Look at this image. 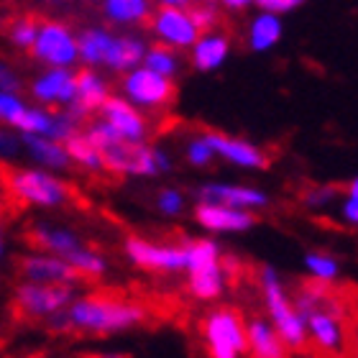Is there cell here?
<instances>
[{"instance_id": "obj_1", "label": "cell", "mask_w": 358, "mask_h": 358, "mask_svg": "<svg viewBox=\"0 0 358 358\" xmlns=\"http://www.w3.org/2000/svg\"><path fill=\"white\" fill-rule=\"evenodd\" d=\"M151 320L149 302L120 289H92L69 302L67 310L52 315L46 325L57 336H113Z\"/></svg>"}, {"instance_id": "obj_2", "label": "cell", "mask_w": 358, "mask_h": 358, "mask_svg": "<svg viewBox=\"0 0 358 358\" xmlns=\"http://www.w3.org/2000/svg\"><path fill=\"white\" fill-rule=\"evenodd\" d=\"M85 136L100 154L108 177H157V149L146 141H128L115 134L105 120H87Z\"/></svg>"}, {"instance_id": "obj_3", "label": "cell", "mask_w": 358, "mask_h": 358, "mask_svg": "<svg viewBox=\"0 0 358 358\" xmlns=\"http://www.w3.org/2000/svg\"><path fill=\"white\" fill-rule=\"evenodd\" d=\"M0 182H3L13 215H21L31 205L59 208V205H80V200H83L72 185L41 172V169H23V166L0 162Z\"/></svg>"}, {"instance_id": "obj_4", "label": "cell", "mask_w": 358, "mask_h": 358, "mask_svg": "<svg viewBox=\"0 0 358 358\" xmlns=\"http://www.w3.org/2000/svg\"><path fill=\"white\" fill-rule=\"evenodd\" d=\"M256 282H259V289H262V299H264V307H266L268 322L282 336L287 348L294 353L307 351L305 320L297 313V307L292 302L287 287L282 284V276L276 274V268L262 266L256 271Z\"/></svg>"}, {"instance_id": "obj_5", "label": "cell", "mask_w": 358, "mask_h": 358, "mask_svg": "<svg viewBox=\"0 0 358 358\" xmlns=\"http://www.w3.org/2000/svg\"><path fill=\"white\" fill-rule=\"evenodd\" d=\"M202 353L208 358L246 356V315L233 305L210 307L197 320Z\"/></svg>"}, {"instance_id": "obj_6", "label": "cell", "mask_w": 358, "mask_h": 358, "mask_svg": "<svg viewBox=\"0 0 358 358\" xmlns=\"http://www.w3.org/2000/svg\"><path fill=\"white\" fill-rule=\"evenodd\" d=\"M220 256H223V251L217 248L215 241L210 238L185 241L187 292L197 302H215V299L223 297L228 282H225Z\"/></svg>"}, {"instance_id": "obj_7", "label": "cell", "mask_w": 358, "mask_h": 358, "mask_svg": "<svg viewBox=\"0 0 358 358\" xmlns=\"http://www.w3.org/2000/svg\"><path fill=\"white\" fill-rule=\"evenodd\" d=\"M72 299H75L72 284L23 282L10 299V317L15 322L49 320L52 315L67 310Z\"/></svg>"}, {"instance_id": "obj_8", "label": "cell", "mask_w": 358, "mask_h": 358, "mask_svg": "<svg viewBox=\"0 0 358 358\" xmlns=\"http://www.w3.org/2000/svg\"><path fill=\"white\" fill-rule=\"evenodd\" d=\"M123 92L128 103L138 105L143 110H166L177 100V85L172 77H164L149 67H136L123 77Z\"/></svg>"}, {"instance_id": "obj_9", "label": "cell", "mask_w": 358, "mask_h": 358, "mask_svg": "<svg viewBox=\"0 0 358 358\" xmlns=\"http://www.w3.org/2000/svg\"><path fill=\"white\" fill-rule=\"evenodd\" d=\"M128 262L149 274L185 271V243H154L143 236H128L123 243Z\"/></svg>"}, {"instance_id": "obj_10", "label": "cell", "mask_w": 358, "mask_h": 358, "mask_svg": "<svg viewBox=\"0 0 358 358\" xmlns=\"http://www.w3.org/2000/svg\"><path fill=\"white\" fill-rule=\"evenodd\" d=\"M146 29L157 36L159 44H166L172 49H192L194 41L202 36L189 10L174 6H162L157 10H151Z\"/></svg>"}, {"instance_id": "obj_11", "label": "cell", "mask_w": 358, "mask_h": 358, "mask_svg": "<svg viewBox=\"0 0 358 358\" xmlns=\"http://www.w3.org/2000/svg\"><path fill=\"white\" fill-rule=\"evenodd\" d=\"M29 54L49 67H69L80 57L77 38L72 36V31L64 23L49 21V18H41V23H38L36 41H34Z\"/></svg>"}, {"instance_id": "obj_12", "label": "cell", "mask_w": 358, "mask_h": 358, "mask_svg": "<svg viewBox=\"0 0 358 358\" xmlns=\"http://www.w3.org/2000/svg\"><path fill=\"white\" fill-rule=\"evenodd\" d=\"M15 274L23 282H49V284H83L85 276L75 266L59 256L52 254H31L15 259Z\"/></svg>"}, {"instance_id": "obj_13", "label": "cell", "mask_w": 358, "mask_h": 358, "mask_svg": "<svg viewBox=\"0 0 358 358\" xmlns=\"http://www.w3.org/2000/svg\"><path fill=\"white\" fill-rule=\"evenodd\" d=\"M205 136V141L213 146L215 157H223L225 162H231L236 166H243V169H266L271 164V157L266 151L254 146L246 138H236V136L220 134V131H210V128H202L200 131Z\"/></svg>"}, {"instance_id": "obj_14", "label": "cell", "mask_w": 358, "mask_h": 358, "mask_svg": "<svg viewBox=\"0 0 358 358\" xmlns=\"http://www.w3.org/2000/svg\"><path fill=\"white\" fill-rule=\"evenodd\" d=\"M100 120H105L108 126L120 134L128 141H146L151 134V123L149 118L143 115L134 103H128L123 97H108L103 105H100Z\"/></svg>"}, {"instance_id": "obj_15", "label": "cell", "mask_w": 358, "mask_h": 358, "mask_svg": "<svg viewBox=\"0 0 358 358\" xmlns=\"http://www.w3.org/2000/svg\"><path fill=\"white\" fill-rule=\"evenodd\" d=\"M192 215L210 233H243L259 223L251 210L217 205V202H197Z\"/></svg>"}, {"instance_id": "obj_16", "label": "cell", "mask_w": 358, "mask_h": 358, "mask_svg": "<svg viewBox=\"0 0 358 358\" xmlns=\"http://www.w3.org/2000/svg\"><path fill=\"white\" fill-rule=\"evenodd\" d=\"M108 97H110L108 85H105L92 69H80L75 75V100L67 105V113L80 123V126H85V123L100 110V105H103Z\"/></svg>"}, {"instance_id": "obj_17", "label": "cell", "mask_w": 358, "mask_h": 358, "mask_svg": "<svg viewBox=\"0 0 358 358\" xmlns=\"http://www.w3.org/2000/svg\"><path fill=\"white\" fill-rule=\"evenodd\" d=\"M289 348L274 330L268 317L254 315L246 320V356L248 358H289Z\"/></svg>"}, {"instance_id": "obj_18", "label": "cell", "mask_w": 358, "mask_h": 358, "mask_svg": "<svg viewBox=\"0 0 358 358\" xmlns=\"http://www.w3.org/2000/svg\"><path fill=\"white\" fill-rule=\"evenodd\" d=\"M23 241H26L34 251H38V254L59 256L64 262L75 254L77 248L85 246L75 233L64 231V228H49V225H29V228L23 231Z\"/></svg>"}, {"instance_id": "obj_19", "label": "cell", "mask_w": 358, "mask_h": 358, "mask_svg": "<svg viewBox=\"0 0 358 358\" xmlns=\"http://www.w3.org/2000/svg\"><path fill=\"white\" fill-rule=\"evenodd\" d=\"M197 202H217V205H231V208L256 210L266 208L268 197L262 189L243 185H202L194 189Z\"/></svg>"}, {"instance_id": "obj_20", "label": "cell", "mask_w": 358, "mask_h": 358, "mask_svg": "<svg viewBox=\"0 0 358 358\" xmlns=\"http://www.w3.org/2000/svg\"><path fill=\"white\" fill-rule=\"evenodd\" d=\"M31 92L38 103L46 105H69L75 100V75L67 67H54L44 77L31 85Z\"/></svg>"}, {"instance_id": "obj_21", "label": "cell", "mask_w": 358, "mask_h": 358, "mask_svg": "<svg viewBox=\"0 0 358 358\" xmlns=\"http://www.w3.org/2000/svg\"><path fill=\"white\" fill-rule=\"evenodd\" d=\"M228 54H231V36L215 29V31L202 34V36L194 41L189 59H192L194 69H200V72H213V69H217L225 59H228Z\"/></svg>"}, {"instance_id": "obj_22", "label": "cell", "mask_w": 358, "mask_h": 358, "mask_svg": "<svg viewBox=\"0 0 358 358\" xmlns=\"http://www.w3.org/2000/svg\"><path fill=\"white\" fill-rule=\"evenodd\" d=\"M146 46L141 38L134 36H113V44L105 57V67H110L113 72H131L143 62Z\"/></svg>"}, {"instance_id": "obj_23", "label": "cell", "mask_w": 358, "mask_h": 358, "mask_svg": "<svg viewBox=\"0 0 358 358\" xmlns=\"http://www.w3.org/2000/svg\"><path fill=\"white\" fill-rule=\"evenodd\" d=\"M44 15L38 13H10L6 15L3 21V34L8 36V41L23 52H31V46L36 41L38 34V23H41Z\"/></svg>"}, {"instance_id": "obj_24", "label": "cell", "mask_w": 358, "mask_h": 358, "mask_svg": "<svg viewBox=\"0 0 358 358\" xmlns=\"http://www.w3.org/2000/svg\"><path fill=\"white\" fill-rule=\"evenodd\" d=\"M62 143H64V149H67L69 159H72V164L83 166L85 172H90V174H105L100 154H97V149L92 146V141L85 136L83 128H77L75 134L69 136V138H64ZM105 177H108V174H105Z\"/></svg>"}, {"instance_id": "obj_25", "label": "cell", "mask_w": 358, "mask_h": 358, "mask_svg": "<svg viewBox=\"0 0 358 358\" xmlns=\"http://www.w3.org/2000/svg\"><path fill=\"white\" fill-rule=\"evenodd\" d=\"M103 13L113 23H141L151 15V0H103Z\"/></svg>"}, {"instance_id": "obj_26", "label": "cell", "mask_w": 358, "mask_h": 358, "mask_svg": "<svg viewBox=\"0 0 358 358\" xmlns=\"http://www.w3.org/2000/svg\"><path fill=\"white\" fill-rule=\"evenodd\" d=\"M26 146L34 154V159H38L41 164L54 166V169H67L72 164L67 149L62 141H54V138H46V136H26Z\"/></svg>"}, {"instance_id": "obj_27", "label": "cell", "mask_w": 358, "mask_h": 358, "mask_svg": "<svg viewBox=\"0 0 358 358\" xmlns=\"http://www.w3.org/2000/svg\"><path fill=\"white\" fill-rule=\"evenodd\" d=\"M282 38V23L274 13H262L259 18H254L251 29H248V46L254 52H266Z\"/></svg>"}, {"instance_id": "obj_28", "label": "cell", "mask_w": 358, "mask_h": 358, "mask_svg": "<svg viewBox=\"0 0 358 358\" xmlns=\"http://www.w3.org/2000/svg\"><path fill=\"white\" fill-rule=\"evenodd\" d=\"M113 44V34L105 29H87L77 38V52L87 64H105L108 49Z\"/></svg>"}, {"instance_id": "obj_29", "label": "cell", "mask_w": 358, "mask_h": 358, "mask_svg": "<svg viewBox=\"0 0 358 358\" xmlns=\"http://www.w3.org/2000/svg\"><path fill=\"white\" fill-rule=\"evenodd\" d=\"M143 67L154 69V72H159V75H164V77H174L179 69L177 49L157 41V44L149 46L146 54H143Z\"/></svg>"}, {"instance_id": "obj_30", "label": "cell", "mask_w": 358, "mask_h": 358, "mask_svg": "<svg viewBox=\"0 0 358 358\" xmlns=\"http://www.w3.org/2000/svg\"><path fill=\"white\" fill-rule=\"evenodd\" d=\"M305 266L310 271L313 279L317 282H338L341 276V266H338V259L328 251H310L305 256Z\"/></svg>"}, {"instance_id": "obj_31", "label": "cell", "mask_w": 358, "mask_h": 358, "mask_svg": "<svg viewBox=\"0 0 358 358\" xmlns=\"http://www.w3.org/2000/svg\"><path fill=\"white\" fill-rule=\"evenodd\" d=\"M185 157L192 166H208L210 162L215 159V151H213V146H210L208 141H205V136L197 134V136H192V138L187 141Z\"/></svg>"}, {"instance_id": "obj_32", "label": "cell", "mask_w": 358, "mask_h": 358, "mask_svg": "<svg viewBox=\"0 0 358 358\" xmlns=\"http://www.w3.org/2000/svg\"><path fill=\"white\" fill-rule=\"evenodd\" d=\"M157 208L169 217L179 215L185 210V194L179 192V189H172V187H164L157 194Z\"/></svg>"}, {"instance_id": "obj_33", "label": "cell", "mask_w": 358, "mask_h": 358, "mask_svg": "<svg viewBox=\"0 0 358 358\" xmlns=\"http://www.w3.org/2000/svg\"><path fill=\"white\" fill-rule=\"evenodd\" d=\"M26 105L13 95V92H0V120H6L8 126H15V120L21 118Z\"/></svg>"}, {"instance_id": "obj_34", "label": "cell", "mask_w": 358, "mask_h": 358, "mask_svg": "<svg viewBox=\"0 0 358 358\" xmlns=\"http://www.w3.org/2000/svg\"><path fill=\"white\" fill-rule=\"evenodd\" d=\"M336 194H338V187L315 185V187H307L305 192H302V202H305V205H313V208H322V205H328L330 200H336Z\"/></svg>"}, {"instance_id": "obj_35", "label": "cell", "mask_w": 358, "mask_h": 358, "mask_svg": "<svg viewBox=\"0 0 358 358\" xmlns=\"http://www.w3.org/2000/svg\"><path fill=\"white\" fill-rule=\"evenodd\" d=\"M341 215L348 225H358V200L356 197H348L345 194L343 205H341Z\"/></svg>"}, {"instance_id": "obj_36", "label": "cell", "mask_w": 358, "mask_h": 358, "mask_svg": "<svg viewBox=\"0 0 358 358\" xmlns=\"http://www.w3.org/2000/svg\"><path fill=\"white\" fill-rule=\"evenodd\" d=\"M256 3H262L268 13H279V10H292V8L299 6L302 0H256Z\"/></svg>"}, {"instance_id": "obj_37", "label": "cell", "mask_w": 358, "mask_h": 358, "mask_svg": "<svg viewBox=\"0 0 358 358\" xmlns=\"http://www.w3.org/2000/svg\"><path fill=\"white\" fill-rule=\"evenodd\" d=\"M18 90V80L0 64V92H15Z\"/></svg>"}, {"instance_id": "obj_38", "label": "cell", "mask_w": 358, "mask_h": 358, "mask_svg": "<svg viewBox=\"0 0 358 358\" xmlns=\"http://www.w3.org/2000/svg\"><path fill=\"white\" fill-rule=\"evenodd\" d=\"M15 151V141L8 134H0V154H10Z\"/></svg>"}, {"instance_id": "obj_39", "label": "cell", "mask_w": 358, "mask_h": 358, "mask_svg": "<svg viewBox=\"0 0 358 358\" xmlns=\"http://www.w3.org/2000/svg\"><path fill=\"white\" fill-rule=\"evenodd\" d=\"M348 358H358V328L353 330L351 343H348Z\"/></svg>"}, {"instance_id": "obj_40", "label": "cell", "mask_w": 358, "mask_h": 358, "mask_svg": "<svg viewBox=\"0 0 358 358\" xmlns=\"http://www.w3.org/2000/svg\"><path fill=\"white\" fill-rule=\"evenodd\" d=\"M77 358H128L123 353H85V356H77Z\"/></svg>"}, {"instance_id": "obj_41", "label": "cell", "mask_w": 358, "mask_h": 358, "mask_svg": "<svg viewBox=\"0 0 358 358\" xmlns=\"http://www.w3.org/2000/svg\"><path fill=\"white\" fill-rule=\"evenodd\" d=\"M157 3H162V6H174V8H187L192 0H157Z\"/></svg>"}, {"instance_id": "obj_42", "label": "cell", "mask_w": 358, "mask_h": 358, "mask_svg": "<svg viewBox=\"0 0 358 358\" xmlns=\"http://www.w3.org/2000/svg\"><path fill=\"white\" fill-rule=\"evenodd\" d=\"M345 194H348V197H356V200H358V177L353 179V182H348V187H345Z\"/></svg>"}, {"instance_id": "obj_43", "label": "cell", "mask_w": 358, "mask_h": 358, "mask_svg": "<svg viewBox=\"0 0 358 358\" xmlns=\"http://www.w3.org/2000/svg\"><path fill=\"white\" fill-rule=\"evenodd\" d=\"M10 358H46L44 353H23V356H10Z\"/></svg>"}, {"instance_id": "obj_44", "label": "cell", "mask_w": 358, "mask_h": 358, "mask_svg": "<svg viewBox=\"0 0 358 358\" xmlns=\"http://www.w3.org/2000/svg\"><path fill=\"white\" fill-rule=\"evenodd\" d=\"M0 251H3V236H0Z\"/></svg>"}]
</instances>
